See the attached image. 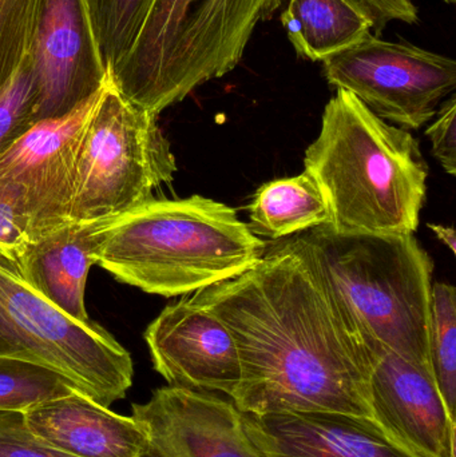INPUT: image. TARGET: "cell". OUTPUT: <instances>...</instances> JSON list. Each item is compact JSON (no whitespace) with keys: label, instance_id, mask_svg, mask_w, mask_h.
I'll return each instance as SVG.
<instances>
[{"label":"cell","instance_id":"1","mask_svg":"<svg viewBox=\"0 0 456 457\" xmlns=\"http://www.w3.org/2000/svg\"><path fill=\"white\" fill-rule=\"evenodd\" d=\"M189 298L216 314L237 344L243 376L230 399L241 412L343 413L374 420V354L297 234L267 246L240 276Z\"/></svg>","mask_w":456,"mask_h":457},{"label":"cell","instance_id":"2","mask_svg":"<svg viewBox=\"0 0 456 457\" xmlns=\"http://www.w3.org/2000/svg\"><path fill=\"white\" fill-rule=\"evenodd\" d=\"M305 170L324 193L337 233L414 234L427 195L428 166L406 129L337 90Z\"/></svg>","mask_w":456,"mask_h":457},{"label":"cell","instance_id":"3","mask_svg":"<svg viewBox=\"0 0 456 457\" xmlns=\"http://www.w3.org/2000/svg\"><path fill=\"white\" fill-rule=\"evenodd\" d=\"M267 246L235 209L192 195L153 198L107 220L94 258L122 284L177 297L240 276Z\"/></svg>","mask_w":456,"mask_h":457},{"label":"cell","instance_id":"4","mask_svg":"<svg viewBox=\"0 0 456 457\" xmlns=\"http://www.w3.org/2000/svg\"><path fill=\"white\" fill-rule=\"evenodd\" d=\"M332 297L369 345L431 370L434 262L414 234H297Z\"/></svg>","mask_w":456,"mask_h":457},{"label":"cell","instance_id":"5","mask_svg":"<svg viewBox=\"0 0 456 457\" xmlns=\"http://www.w3.org/2000/svg\"><path fill=\"white\" fill-rule=\"evenodd\" d=\"M283 0H154L112 87L153 114L233 71L260 21Z\"/></svg>","mask_w":456,"mask_h":457},{"label":"cell","instance_id":"6","mask_svg":"<svg viewBox=\"0 0 456 457\" xmlns=\"http://www.w3.org/2000/svg\"><path fill=\"white\" fill-rule=\"evenodd\" d=\"M0 357L55 370L104 407L133 386L130 353L94 321H78L29 287L0 252Z\"/></svg>","mask_w":456,"mask_h":457},{"label":"cell","instance_id":"7","mask_svg":"<svg viewBox=\"0 0 456 457\" xmlns=\"http://www.w3.org/2000/svg\"><path fill=\"white\" fill-rule=\"evenodd\" d=\"M176 173L158 115L131 104L107 80L80 145L71 221L120 216L153 200Z\"/></svg>","mask_w":456,"mask_h":457},{"label":"cell","instance_id":"8","mask_svg":"<svg viewBox=\"0 0 456 457\" xmlns=\"http://www.w3.org/2000/svg\"><path fill=\"white\" fill-rule=\"evenodd\" d=\"M323 72L329 85L406 130L433 120L456 88L454 59L372 34L324 59Z\"/></svg>","mask_w":456,"mask_h":457},{"label":"cell","instance_id":"9","mask_svg":"<svg viewBox=\"0 0 456 457\" xmlns=\"http://www.w3.org/2000/svg\"><path fill=\"white\" fill-rule=\"evenodd\" d=\"M104 87L69 114L35 123L0 152V211L29 241L71 222L78 155Z\"/></svg>","mask_w":456,"mask_h":457},{"label":"cell","instance_id":"10","mask_svg":"<svg viewBox=\"0 0 456 457\" xmlns=\"http://www.w3.org/2000/svg\"><path fill=\"white\" fill-rule=\"evenodd\" d=\"M34 123L63 117L109 80L86 0H43L31 48Z\"/></svg>","mask_w":456,"mask_h":457},{"label":"cell","instance_id":"11","mask_svg":"<svg viewBox=\"0 0 456 457\" xmlns=\"http://www.w3.org/2000/svg\"><path fill=\"white\" fill-rule=\"evenodd\" d=\"M131 411L146 436L144 457H262L230 397L166 386Z\"/></svg>","mask_w":456,"mask_h":457},{"label":"cell","instance_id":"12","mask_svg":"<svg viewBox=\"0 0 456 457\" xmlns=\"http://www.w3.org/2000/svg\"><path fill=\"white\" fill-rule=\"evenodd\" d=\"M153 367L168 386L232 397L241 383L240 353L227 325L184 295L145 330Z\"/></svg>","mask_w":456,"mask_h":457},{"label":"cell","instance_id":"13","mask_svg":"<svg viewBox=\"0 0 456 457\" xmlns=\"http://www.w3.org/2000/svg\"><path fill=\"white\" fill-rule=\"evenodd\" d=\"M371 376L372 419L415 457L455 453L456 420L450 416L431 370L379 345Z\"/></svg>","mask_w":456,"mask_h":457},{"label":"cell","instance_id":"14","mask_svg":"<svg viewBox=\"0 0 456 457\" xmlns=\"http://www.w3.org/2000/svg\"><path fill=\"white\" fill-rule=\"evenodd\" d=\"M262 457H415L371 419L343 413H243Z\"/></svg>","mask_w":456,"mask_h":457},{"label":"cell","instance_id":"15","mask_svg":"<svg viewBox=\"0 0 456 457\" xmlns=\"http://www.w3.org/2000/svg\"><path fill=\"white\" fill-rule=\"evenodd\" d=\"M35 436L74 457H144L146 436L131 416L118 415L80 391L27 408Z\"/></svg>","mask_w":456,"mask_h":457},{"label":"cell","instance_id":"16","mask_svg":"<svg viewBox=\"0 0 456 457\" xmlns=\"http://www.w3.org/2000/svg\"><path fill=\"white\" fill-rule=\"evenodd\" d=\"M107 220L71 221L37 241H29L16 265L24 281L59 311L90 321L85 293L96 246Z\"/></svg>","mask_w":456,"mask_h":457},{"label":"cell","instance_id":"17","mask_svg":"<svg viewBox=\"0 0 456 457\" xmlns=\"http://www.w3.org/2000/svg\"><path fill=\"white\" fill-rule=\"evenodd\" d=\"M281 24L303 59H324L356 45L374 29L358 0H286Z\"/></svg>","mask_w":456,"mask_h":457},{"label":"cell","instance_id":"18","mask_svg":"<svg viewBox=\"0 0 456 457\" xmlns=\"http://www.w3.org/2000/svg\"><path fill=\"white\" fill-rule=\"evenodd\" d=\"M248 211L252 233L273 241L329 225L331 221L324 193L307 171L262 185Z\"/></svg>","mask_w":456,"mask_h":457},{"label":"cell","instance_id":"19","mask_svg":"<svg viewBox=\"0 0 456 457\" xmlns=\"http://www.w3.org/2000/svg\"><path fill=\"white\" fill-rule=\"evenodd\" d=\"M153 2L154 0H86L94 34L109 74L130 53Z\"/></svg>","mask_w":456,"mask_h":457},{"label":"cell","instance_id":"20","mask_svg":"<svg viewBox=\"0 0 456 457\" xmlns=\"http://www.w3.org/2000/svg\"><path fill=\"white\" fill-rule=\"evenodd\" d=\"M430 362L439 394L455 419L456 289L446 282H435L431 292Z\"/></svg>","mask_w":456,"mask_h":457},{"label":"cell","instance_id":"21","mask_svg":"<svg viewBox=\"0 0 456 457\" xmlns=\"http://www.w3.org/2000/svg\"><path fill=\"white\" fill-rule=\"evenodd\" d=\"M74 391H79L74 383L50 368L0 357V411L24 412Z\"/></svg>","mask_w":456,"mask_h":457},{"label":"cell","instance_id":"22","mask_svg":"<svg viewBox=\"0 0 456 457\" xmlns=\"http://www.w3.org/2000/svg\"><path fill=\"white\" fill-rule=\"evenodd\" d=\"M43 0H0V90L31 54Z\"/></svg>","mask_w":456,"mask_h":457},{"label":"cell","instance_id":"23","mask_svg":"<svg viewBox=\"0 0 456 457\" xmlns=\"http://www.w3.org/2000/svg\"><path fill=\"white\" fill-rule=\"evenodd\" d=\"M35 102L37 91L29 54L12 79L0 90V152L35 125Z\"/></svg>","mask_w":456,"mask_h":457},{"label":"cell","instance_id":"24","mask_svg":"<svg viewBox=\"0 0 456 457\" xmlns=\"http://www.w3.org/2000/svg\"><path fill=\"white\" fill-rule=\"evenodd\" d=\"M0 457H74L32 434L23 413L0 411Z\"/></svg>","mask_w":456,"mask_h":457},{"label":"cell","instance_id":"25","mask_svg":"<svg viewBox=\"0 0 456 457\" xmlns=\"http://www.w3.org/2000/svg\"><path fill=\"white\" fill-rule=\"evenodd\" d=\"M433 145V154L447 174H456V96H450L439 107L434 122L426 130Z\"/></svg>","mask_w":456,"mask_h":457},{"label":"cell","instance_id":"26","mask_svg":"<svg viewBox=\"0 0 456 457\" xmlns=\"http://www.w3.org/2000/svg\"><path fill=\"white\" fill-rule=\"evenodd\" d=\"M369 13L374 29L382 31L390 21L414 24L418 21V8L411 0H358Z\"/></svg>","mask_w":456,"mask_h":457},{"label":"cell","instance_id":"27","mask_svg":"<svg viewBox=\"0 0 456 457\" xmlns=\"http://www.w3.org/2000/svg\"><path fill=\"white\" fill-rule=\"evenodd\" d=\"M29 242V237L15 220L0 211V252L16 262Z\"/></svg>","mask_w":456,"mask_h":457},{"label":"cell","instance_id":"28","mask_svg":"<svg viewBox=\"0 0 456 457\" xmlns=\"http://www.w3.org/2000/svg\"><path fill=\"white\" fill-rule=\"evenodd\" d=\"M428 228L436 234L439 239L452 250V253H456V234L454 228L444 227V225H433L428 224Z\"/></svg>","mask_w":456,"mask_h":457},{"label":"cell","instance_id":"29","mask_svg":"<svg viewBox=\"0 0 456 457\" xmlns=\"http://www.w3.org/2000/svg\"><path fill=\"white\" fill-rule=\"evenodd\" d=\"M444 3H447V4H454L456 0H444Z\"/></svg>","mask_w":456,"mask_h":457}]
</instances>
